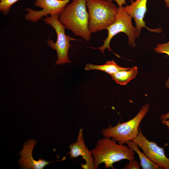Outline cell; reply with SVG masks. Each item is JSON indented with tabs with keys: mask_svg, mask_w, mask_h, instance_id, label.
Listing matches in <instances>:
<instances>
[{
	"mask_svg": "<svg viewBox=\"0 0 169 169\" xmlns=\"http://www.w3.org/2000/svg\"><path fill=\"white\" fill-rule=\"evenodd\" d=\"M129 163L127 164L123 169H139L140 164L138 161L135 159L130 161Z\"/></svg>",
	"mask_w": 169,
	"mask_h": 169,
	"instance_id": "cell-17",
	"label": "cell"
},
{
	"mask_svg": "<svg viewBox=\"0 0 169 169\" xmlns=\"http://www.w3.org/2000/svg\"><path fill=\"white\" fill-rule=\"evenodd\" d=\"M125 143L138 154L141 161L140 165L143 169H161L159 165L151 161L144 152L140 150L139 146L134 141H128Z\"/></svg>",
	"mask_w": 169,
	"mask_h": 169,
	"instance_id": "cell-13",
	"label": "cell"
},
{
	"mask_svg": "<svg viewBox=\"0 0 169 169\" xmlns=\"http://www.w3.org/2000/svg\"><path fill=\"white\" fill-rule=\"evenodd\" d=\"M86 0H73L64 8L59 16L66 28L87 41L91 33L89 28V15L86 8Z\"/></svg>",
	"mask_w": 169,
	"mask_h": 169,
	"instance_id": "cell-2",
	"label": "cell"
},
{
	"mask_svg": "<svg viewBox=\"0 0 169 169\" xmlns=\"http://www.w3.org/2000/svg\"><path fill=\"white\" fill-rule=\"evenodd\" d=\"M128 68L121 67L118 65L114 60L109 61L105 64L95 65L90 63L87 64L85 67L86 70L96 69L102 71L110 75L118 71L127 69Z\"/></svg>",
	"mask_w": 169,
	"mask_h": 169,
	"instance_id": "cell-14",
	"label": "cell"
},
{
	"mask_svg": "<svg viewBox=\"0 0 169 169\" xmlns=\"http://www.w3.org/2000/svg\"><path fill=\"white\" fill-rule=\"evenodd\" d=\"M132 18L125 11L124 7H119L115 21L106 29L108 30V35L103 41V45L97 48H91L99 49L103 54L106 48L109 51H112L110 46V41L115 35L120 32L126 34L128 38V44L134 48L136 46V39L139 37L140 33L133 27L131 22Z\"/></svg>",
	"mask_w": 169,
	"mask_h": 169,
	"instance_id": "cell-5",
	"label": "cell"
},
{
	"mask_svg": "<svg viewBox=\"0 0 169 169\" xmlns=\"http://www.w3.org/2000/svg\"><path fill=\"white\" fill-rule=\"evenodd\" d=\"M169 119V112L161 115L160 116V119L161 121L166 120Z\"/></svg>",
	"mask_w": 169,
	"mask_h": 169,
	"instance_id": "cell-18",
	"label": "cell"
},
{
	"mask_svg": "<svg viewBox=\"0 0 169 169\" xmlns=\"http://www.w3.org/2000/svg\"><path fill=\"white\" fill-rule=\"evenodd\" d=\"M137 67L128 68L126 70L118 71L110 74L112 79L120 85H126L135 78L138 73Z\"/></svg>",
	"mask_w": 169,
	"mask_h": 169,
	"instance_id": "cell-12",
	"label": "cell"
},
{
	"mask_svg": "<svg viewBox=\"0 0 169 169\" xmlns=\"http://www.w3.org/2000/svg\"><path fill=\"white\" fill-rule=\"evenodd\" d=\"M59 18V16L55 15L47 17L44 19L45 23L51 26L57 34V40L55 43L51 39L47 41L48 45L56 51L58 59L55 65L71 63L68 56L69 48L71 46L69 43L71 40H75L69 35L65 34L66 27L60 21Z\"/></svg>",
	"mask_w": 169,
	"mask_h": 169,
	"instance_id": "cell-6",
	"label": "cell"
},
{
	"mask_svg": "<svg viewBox=\"0 0 169 169\" xmlns=\"http://www.w3.org/2000/svg\"></svg>",
	"mask_w": 169,
	"mask_h": 169,
	"instance_id": "cell-22",
	"label": "cell"
},
{
	"mask_svg": "<svg viewBox=\"0 0 169 169\" xmlns=\"http://www.w3.org/2000/svg\"><path fill=\"white\" fill-rule=\"evenodd\" d=\"M19 0H0V11L4 15H7L12 6Z\"/></svg>",
	"mask_w": 169,
	"mask_h": 169,
	"instance_id": "cell-16",
	"label": "cell"
},
{
	"mask_svg": "<svg viewBox=\"0 0 169 169\" xmlns=\"http://www.w3.org/2000/svg\"><path fill=\"white\" fill-rule=\"evenodd\" d=\"M111 1L113 0H108ZM116 1L119 7L122 6V5L123 4H125V0H114Z\"/></svg>",
	"mask_w": 169,
	"mask_h": 169,
	"instance_id": "cell-19",
	"label": "cell"
},
{
	"mask_svg": "<svg viewBox=\"0 0 169 169\" xmlns=\"http://www.w3.org/2000/svg\"><path fill=\"white\" fill-rule=\"evenodd\" d=\"M139 133L133 140L143 151L147 157L162 168L169 169V158L164 153L163 148L159 147L153 141H150L144 136L141 127H139Z\"/></svg>",
	"mask_w": 169,
	"mask_h": 169,
	"instance_id": "cell-8",
	"label": "cell"
},
{
	"mask_svg": "<svg viewBox=\"0 0 169 169\" xmlns=\"http://www.w3.org/2000/svg\"><path fill=\"white\" fill-rule=\"evenodd\" d=\"M117 141L104 137L97 141L94 148L91 150L94 159L95 169L104 163L105 168H115L113 164L123 159L129 161L135 159L134 151L127 145L117 144Z\"/></svg>",
	"mask_w": 169,
	"mask_h": 169,
	"instance_id": "cell-1",
	"label": "cell"
},
{
	"mask_svg": "<svg viewBox=\"0 0 169 169\" xmlns=\"http://www.w3.org/2000/svg\"><path fill=\"white\" fill-rule=\"evenodd\" d=\"M154 50L157 53L165 54L169 56V41L166 43L157 44ZM165 85L169 90V77L166 81Z\"/></svg>",
	"mask_w": 169,
	"mask_h": 169,
	"instance_id": "cell-15",
	"label": "cell"
},
{
	"mask_svg": "<svg viewBox=\"0 0 169 169\" xmlns=\"http://www.w3.org/2000/svg\"><path fill=\"white\" fill-rule=\"evenodd\" d=\"M70 0H35L34 5L42 8L36 11L30 8L25 9L28 13L25 16L27 20L35 23L44 16H59Z\"/></svg>",
	"mask_w": 169,
	"mask_h": 169,
	"instance_id": "cell-7",
	"label": "cell"
},
{
	"mask_svg": "<svg viewBox=\"0 0 169 169\" xmlns=\"http://www.w3.org/2000/svg\"><path fill=\"white\" fill-rule=\"evenodd\" d=\"M165 3L166 7L169 8V0H163Z\"/></svg>",
	"mask_w": 169,
	"mask_h": 169,
	"instance_id": "cell-21",
	"label": "cell"
},
{
	"mask_svg": "<svg viewBox=\"0 0 169 169\" xmlns=\"http://www.w3.org/2000/svg\"><path fill=\"white\" fill-rule=\"evenodd\" d=\"M161 123L162 124L166 125L169 131V120H166L161 121Z\"/></svg>",
	"mask_w": 169,
	"mask_h": 169,
	"instance_id": "cell-20",
	"label": "cell"
},
{
	"mask_svg": "<svg viewBox=\"0 0 169 169\" xmlns=\"http://www.w3.org/2000/svg\"><path fill=\"white\" fill-rule=\"evenodd\" d=\"M89 15V28L92 33L107 28L115 21L118 8L111 1L86 0Z\"/></svg>",
	"mask_w": 169,
	"mask_h": 169,
	"instance_id": "cell-3",
	"label": "cell"
},
{
	"mask_svg": "<svg viewBox=\"0 0 169 169\" xmlns=\"http://www.w3.org/2000/svg\"><path fill=\"white\" fill-rule=\"evenodd\" d=\"M149 103L144 105L135 116L126 122L120 123L119 122L114 127L109 124L108 128L102 130V135L112 138L111 139L122 145L128 141H133L139 133V125L149 111Z\"/></svg>",
	"mask_w": 169,
	"mask_h": 169,
	"instance_id": "cell-4",
	"label": "cell"
},
{
	"mask_svg": "<svg viewBox=\"0 0 169 169\" xmlns=\"http://www.w3.org/2000/svg\"><path fill=\"white\" fill-rule=\"evenodd\" d=\"M83 130L81 128L79 131L77 141L69 146L70 154L69 158H74L81 156L85 161L81 166L84 169H95L94 159L92 156L90 150L86 146L83 136Z\"/></svg>",
	"mask_w": 169,
	"mask_h": 169,
	"instance_id": "cell-10",
	"label": "cell"
},
{
	"mask_svg": "<svg viewBox=\"0 0 169 169\" xmlns=\"http://www.w3.org/2000/svg\"><path fill=\"white\" fill-rule=\"evenodd\" d=\"M147 0H131V3L124 7L125 11L130 16L133 18L136 24V28L137 31L141 33V28H145L150 32L159 33L162 31L161 29L158 28L152 29L146 26L143 20L144 18L147 10L146 3Z\"/></svg>",
	"mask_w": 169,
	"mask_h": 169,
	"instance_id": "cell-11",
	"label": "cell"
},
{
	"mask_svg": "<svg viewBox=\"0 0 169 169\" xmlns=\"http://www.w3.org/2000/svg\"><path fill=\"white\" fill-rule=\"evenodd\" d=\"M37 143L35 140L30 139L23 144V148L20 151V158L18 160L21 169H43L48 164L57 161L49 162L40 158L34 160L32 156L33 148Z\"/></svg>",
	"mask_w": 169,
	"mask_h": 169,
	"instance_id": "cell-9",
	"label": "cell"
}]
</instances>
